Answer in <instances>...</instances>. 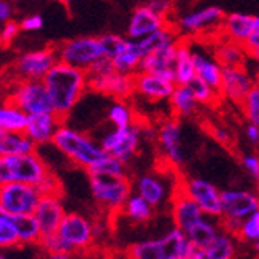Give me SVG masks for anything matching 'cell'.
<instances>
[{
  "label": "cell",
  "mask_w": 259,
  "mask_h": 259,
  "mask_svg": "<svg viewBox=\"0 0 259 259\" xmlns=\"http://www.w3.org/2000/svg\"><path fill=\"white\" fill-rule=\"evenodd\" d=\"M43 83L51 97L54 113L64 121L89 89L86 72L61 61L48 72Z\"/></svg>",
  "instance_id": "6da1fadb"
},
{
  "label": "cell",
  "mask_w": 259,
  "mask_h": 259,
  "mask_svg": "<svg viewBox=\"0 0 259 259\" xmlns=\"http://www.w3.org/2000/svg\"><path fill=\"white\" fill-rule=\"evenodd\" d=\"M51 145L73 165L83 168L86 172L107 154L100 143L96 142L91 135L65 124L58 129Z\"/></svg>",
  "instance_id": "7a4b0ae2"
},
{
  "label": "cell",
  "mask_w": 259,
  "mask_h": 259,
  "mask_svg": "<svg viewBox=\"0 0 259 259\" xmlns=\"http://www.w3.org/2000/svg\"><path fill=\"white\" fill-rule=\"evenodd\" d=\"M50 174L48 164L37 151L22 156H0V185L26 183L38 186Z\"/></svg>",
  "instance_id": "3957f363"
},
{
  "label": "cell",
  "mask_w": 259,
  "mask_h": 259,
  "mask_svg": "<svg viewBox=\"0 0 259 259\" xmlns=\"http://www.w3.org/2000/svg\"><path fill=\"white\" fill-rule=\"evenodd\" d=\"M89 188L96 204L108 211L119 213L126 200L132 194L134 186L129 177H107V175H88Z\"/></svg>",
  "instance_id": "277c9868"
},
{
  "label": "cell",
  "mask_w": 259,
  "mask_h": 259,
  "mask_svg": "<svg viewBox=\"0 0 259 259\" xmlns=\"http://www.w3.org/2000/svg\"><path fill=\"white\" fill-rule=\"evenodd\" d=\"M142 122H134L127 127H115L104 135V139L100 140L102 150L124 162L126 165L137 156L142 143Z\"/></svg>",
  "instance_id": "5b68a950"
},
{
  "label": "cell",
  "mask_w": 259,
  "mask_h": 259,
  "mask_svg": "<svg viewBox=\"0 0 259 259\" xmlns=\"http://www.w3.org/2000/svg\"><path fill=\"white\" fill-rule=\"evenodd\" d=\"M58 235L67 245L70 253L80 254L88 251L96 242L94 223L81 213H65L62 223L59 224Z\"/></svg>",
  "instance_id": "8992f818"
},
{
  "label": "cell",
  "mask_w": 259,
  "mask_h": 259,
  "mask_svg": "<svg viewBox=\"0 0 259 259\" xmlns=\"http://www.w3.org/2000/svg\"><path fill=\"white\" fill-rule=\"evenodd\" d=\"M41 193L38 186L26 183L0 185V208L7 215H32L35 211Z\"/></svg>",
  "instance_id": "52a82bcc"
},
{
  "label": "cell",
  "mask_w": 259,
  "mask_h": 259,
  "mask_svg": "<svg viewBox=\"0 0 259 259\" xmlns=\"http://www.w3.org/2000/svg\"><path fill=\"white\" fill-rule=\"evenodd\" d=\"M56 51H58V58L61 62L84 72L100 58H104V50L99 37H80L67 40L61 43Z\"/></svg>",
  "instance_id": "ba28073f"
},
{
  "label": "cell",
  "mask_w": 259,
  "mask_h": 259,
  "mask_svg": "<svg viewBox=\"0 0 259 259\" xmlns=\"http://www.w3.org/2000/svg\"><path fill=\"white\" fill-rule=\"evenodd\" d=\"M10 102L19 107L26 115L53 113V102L43 81L21 80L10 96Z\"/></svg>",
  "instance_id": "9c48e42d"
},
{
  "label": "cell",
  "mask_w": 259,
  "mask_h": 259,
  "mask_svg": "<svg viewBox=\"0 0 259 259\" xmlns=\"http://www.w3.org/2000/svg\"><path fill=\"white\" fill-rule=\"evenodd\" d=\"M178 189L193 199L205 217L221 218V191L211 182L200 177H189L180 180Z\"/></svg>",
  "instance_id": "30bf717a"
},
{
  "label": "cell",
  "mask_w": 259,
  "mask_h": 259,
  "mask_svg": "<svg viewBox=\"0 0 259 259\" xmlns=\"http://www.w3.org/2000/svg\"><path fill=\"white\" fill-rule=\"evenodd\" d=\"M88 88L93 93L113 97L115 100H127L135 94L134 76L119 73L115 69L105 73L88 75Z\"/></svg>",
  "instance_id": "8fae6325"
},
{
  "label": "cell",
  "mask_w": 259,
  "mask_h": 259,
  "mask_svg": "<svg viewBox=\"0 0 259 259\" xmlns=\"http://www.w3.org/2000/svg\"><path fill=\"white\" fill-rule=\"evenodd\" d=\"M226 13L215 5L196 8L189 13L180 16L177 21V29L185 35H200L210 33L215 29H221L223 19Z\"/></svg>",
  "instance_id": "7c38bea8"
},
{
  "label": "cell",
  "mask_w": 259,
  "mask_h": 259,
  "mask_svg": "<svg viewBox=\"0 0 259 259\" xmlns=\"http://www.w3.org/2000/svg\"><path fill=\"white\" fill-rule=\"evenodd\" d=\"M259 211V194L250 189L221 191V218L243 221Z\"/></svg>",
  "instance_id": "4fadbf2b"
},
{
  "label": "cell",
  "mask_w": 259,
  "mask_h": 259,
  "mask_svg": "<svg viewBox=\"0 0 259 259\" xmlns=\"http://www.w3.org/2000/svg\"><path fill=\"white\" fill-rule=\"evenodd\" d=\"M256 84V78L246 67H223L220 96L232 104L242 105Z\"/></svg>",
  "instance_id": "5bb4252c"
},
{
  "label": "cell",
  "mask_w": 259,
  "mask_h": 259,
  "mask_svg": "<svg viewBox=\"0 0 259 259\" xmlns=\"http://www.w3.org/2000/svg\"><path fill=\"white\" fill-rule=\"evenodd\" d=\"M156 142L162 157L170 168H180L185 164V151L182 146V124L175 118L164 119L157 127Z\"/></svg>",
  "instance_id": "9a60e30c"
},
{
  "label": "cell",
  "mask_w": 259,
  "mask_h": 259,
  "mask_svg": "<svg viewBox=\"0 0 259 259\" xmlns=\"http://www.w3.org/2000/svg\"><path fill=\"white\" fill-rule=\"evenodd\" d=\"M59 62L58 51L54 48H43L22 54L16 61L15 70L21 80L43 81L53 67Z\"/></svg>",
  "instance_id": "2e32d148"
},
{
  "label": "cell",
  "mask_w": 259,
  "mask_h": 259,
  "mask_svg": "<svg viewBox=\"0 0 259 259\" xmlns=\"http://www.w3.org/2000/svg\"><path fill=\"white\" fill-rule=\"evenodd\" d=\"M189 47L191 54H193L196 76L220 93L223 65L218 62L215 54H213V48H207L199 41H189Z\"/></svg>",
  "instance_id": "e0dca14e"
},
{
  "label": "cell",
  "mask_w": 259,
  "mask_h": 259,
  "mask_svg": "<svg viewBox=\"0 0 259 259\" xmlns=\"http://www.w3.org/2000/svg\"><path fill=\"white\" fill-rule=\"evenodd\" d=\"M165 26H168V19L165 16L154 13L148 5H140L132 11L129 18L127 37L129 40H142Z\"/></svg>",
  "instance_id": "ac0fdd59"
},
{
  "label": "cell",
  "mask_w": 259,
  "mask_h": 259,
  "mask_svg": "<svg viewBox=\"0 0 259 259\" xmlns=\"http://www.w3.org/2000/svg\"><path fill=\"white\" fill-rule=\"evenodd\" d=\"M175 86L177 84L174 81L165 80V78L153 73L139 72L137 75H134L135 94H139L146 100H151V102H164V100H168Z\"/></svg>",
  "instance_id": "d6986e66"
},
{
  "label": "cell",
  "mask_w": 259,
  "mask_h": 259,
  "mask_svg": "<svg viewBox=\"0 0 259 259\" xmlns=\"http://www.w3.org/2000/svg\"><path fill=\"white\" fill-rule=\"evenodd\" d=\"M64 124V119L53 113H37L27 116L26 135L35 143V146H45L53 143L58 129Z\"/></svg>",
  "instance_id": "ffe728a7"
},
{
  "label": "cell",
  "mask_w": 259,
  "mask_h": 259,
  "mask_svg": "<svg viewBox=\"0 0 259 259\" xmlns=\"http://www.w3.org/2000/svg\"><path fill=\"white\" fill-rule=\"evenodd\" d=\"M65 213L62 196H41L35 211H33V217L38 221L41 234L50 235L58 232Z\"/></svg>",
  "instance_id": "44dd1931"
},
{
  "label": "cell",
  "mask_w": 259,
  "mask_h": 259,
  "mask_svg": "<svg viewBox=\"0 0 259 259\" xmlns=\"http://www.w3.org/2000/svg\"><path fill=\"white\" fill-rule=\"evenodd\" d=\"M135 193L142 196L154 208H161L167 200H172L168 194V185L164 177L157 174H143L132 182Z\"/></svg>",
  "instance_id": "7402d4cb"
},
{
  "label": "cell",
  "mask_w": 259,
  "mask_h": 259,
  "mask_svg": "<svg viewBox=\"0 0 259 259\" xmlns=\"http://www.w3.org/2000/svg\"><path fill=\"white\" fill-rule=\"evenodd\" d=\"M170 207H172V218L175 223V228L182 229L183 232H186L189 228H193L197 221H200L205 217L202 208L193 199L188 197L183 191H180L178 186L170 200Z\"/></svg>",
  "instance_id": "603a6c76"
},
{
  "label": "cell",
  "mask_w": 259,
  "mask_h": 259,
  "mask_svg": "<svg viewBox=\"0 0 259 259\" xmlns=\"http://www.w3.org/2000/svg\"><path fill=\"white\" fill-rule=\"evenodd\" d=\"M257 26L259 16H253L248 13H228L223 19L220 30L224 38L245 45V41L250 38Z\"/></svg>",
  "instance_id": "cb8c5ba5"
},
{
  "label": "cell",
  "mask_w": 259,
  "mask_h": 259,
  "mask_svg": "<svg viewBox=\"0 0 259 259\" xmlns=\"http://www.w3.org/2000/svg\"><path fill=\"white\" fill-rule=\"evenodd\" d=\"M177 45L175 47H168V48H164L161 51H156V53L145 56V58L142 59L139 72L153 73V75L162 76V78H165V80H170L175 83Z\"/></svg>",
  "instance_id": "d4e9b609"
},
{
  "label": "cell",
  "mask_w": 259,
  "mask_h": 259,
  "mask_svg": "<svg viewBox=\"0 0 259 259\" xmlns=\"http://www.w3.org/2000/svg\"><path fill=\"white\" fill-rule=\"evenodd\" d=\"M118 259H167L164 237L134 242L119 251Z\"/></svg>",
  "instance_id": "484cf974"
},
{
  "label": "cell",
  "mask_w": 259,
  "mask_h": 259,
  "mask_svg": "<svg viewBox=\"0 0 259 259\" xmlns=\"http://www.w3.org/2000/svg\"><path fill=\"white\" fill-rule=\"evenodd\" d=\"M213 54L223 67H245L248 61V51L243 45L224 37L213 45Z\"/></svg>",
  "instance_id": "4316f807"
},
{
  "label": "cell",
  "mask_w": 259,
  "mask_h": 259,
  "mask_svg": "<svg viewBox=\"0 0 259 259\" xmlns=\"http://www.w3.org/2000/svg\"><path fill=\"white\" fill-rule=\"evenodd\" d=\"M221 223L218 218L204 217L200 221H197L193 228H189L185 234L189 240V243L196 248H207V246L215 240L217 235L221 232Z\"/></svg>",
  "instance_id": "83f0119b"
},
{
  "label": "cell",
  "mask_w": 259,
  "mask_h": 259,
  "mask_svg": "<svg viewBox=\"0 0 259 259\" xmlns=\"http://www.w3.org/2000/svg\"><path fill=\"white\" fill-rule=\"evenodd\" d=\"M180 40L182 38H178L177 30L172 29L170 24H168V26L162 27L161 30L151 33V35H148V37H145L142 40H135V43H137L139 51L145 58V56H148L151 53L161 51V50L168 48V47H175Z\"/></svg>",
  "instance_id": "f1b7e54d"
},
{
  "label": "cell",
  "mask_w": 259,
  "mask_h": 259,
  "mask_svg": "<svg viewBox=\"0 0 259 259\" xmlns=\"http://www.w3.org/2000/svg\"><path fill=\"white\" fill-rule=\"evenodd\" d=\"M35 151L37 146L26 132H0V156H22Z\"/></svg>",
  "instance_id": "f546056e"
},
{
  "label": "cell",
  "mask_w": 259,
  "mask_h": 259,
  "mask_svg": "<svg viewBox=\"0 0 259 259\" xmlns=\"http://www.w3.org/2000/svg\"><path fill=\"white\" fill-rule=\"evenodd\" d=\"M11 223H13L15 231L18 234L19 246H38L43 234L38 226L37 218L32 215H16L11 217Z\"/></svg>",
  "instance_id": "4dcf8cb0"
},
{
  "label": "cell",
  "mask_w": 259,
  "mask_h": 259,
  "mask_svg": "<svg viewBox=\"0 0 259 259\" xmlns=\"http://www.w3.org/2000/svg\"><path fill=\"white\" fill-rule=\"evenodd\" d=\"M196 78V69L191 54L189 40H180L175 58V84H189Z\"/></svg>",
  "instance_id": "1f68e13d"
},
{
  "label": "cell",
  "mask_w": 259,
  "mask_h": 259,
  "mask_svg": "<svg viewBox=\"0 0 259 259\" xmlns=\"http://www.w3.org/2000/svg\"><path fill=\"white\" fill-rule=\"evenodd\" d=\"M168 104L178 118H189L197 111V100L188 84H177Z\"/></svg>",
  "instance_id": "d6a6232c"
},
{
  "label": "cell",
  "mask_w": 259,
  "mask_h": 259,
  "mask_svg": "<svg viewBox=\"0 0 259 259\" xmlns=\"http://www.w3.org/2000/svg\"><path fill=\"white\" fill-rule=\"evenodd\" d=\"M154 211H156V208L150 204V202H146L137 193H132L119 213L135 224H143V223H148L153 220Z\"/></svg>",
  "instance_id": "836d02e7"
},
{
  "label": "cell",
  "mask_w": 259,
  "mask_h": 259,
  "mask_svg": "<svg viewBox=\"0 0 259 259\" xmlns=\"http://www.w3.org/2000/svg\"><path fill=\"white\" fill-rule=\"evenodd\" d=\"M142 59H143V56L137 48V43H135V40H129L126 50L121 54H118L116 58L111 59V62H113V67L116 72L134 76L140 70Z\"/></svg>",
  "instance_id": "e575fe53"
},
{
  "label": "cell",
  "mask_w": 259,
  "mask_h": 259,
  "mask_svg": "<svg viewBox=\"0 0 259 259\" xmlns=\"http://www.w3.org/2000/svg\"><path fill=\"white\" fill-rule=\"evenodd\" d=\"M207 259H234L237 253V237L221 231L215 240L204 248Z\"/></svg>",
  "instance_id": "d590c367"
},
{
  "label": "cell",
  "mask_w": 259,
  "mask_h": 259,
  "mask_svg": "<svg viewBox=\"0 0 259 259\" xmlns=\"http://www.w3.org/2000/svg\"><path fill=\"white\" fill-rule=\"evenodd\" d=\"M27 116L13 102L0 104V127L8 132H24L27 126Z\"/></svg>",
  "instance_id": "8d00e7d4"
},
{
  "label": "cell",
  "mask_w": 259,
  "mask_h": 259,
  "mask_svg": "<svg viewBox=\"0 0 259 259\" xmlns=\"http://www.w3.org/2000/svg\"><path fill=\"white\" fill-rule=\"evenodd\" d=\"M107 118L115 127H127L134 124V122H137V119H135V111L127 104V100H115V102L108 107Z\"/></svg>",
  "instance_id": "74e56055"
},
{
  "label": "cell",
  "mask_w": 259,
  "mask_h": 259,
  "mask_svg": "<svg viewBox=\"0 0 259 259\" xmlns=\"http://www.w3.org/2000/svg\"><path fill=\"white\" fill-rule=\"evenodd\" d=\"M88 175H107V177H127V165L116 157L105 154L97 164H94Z\"/></svg>",
  "instance_id": "f35d334b"
},
{
  "label": "cell",
  "mask_w": 259,
  "mask_h": 259,
  "mask_svg": "<svg viewBox=\"0 0 259 259\" xmlns=\"http://www.w3.org/2000/svg\"><path fill=\"white\" fill-rule=\"evenodd\" d=\"M16 246H19V240L11 223V217L0 208V251L16 248Z\"/></svg>",
  "instance_id": "ab89813d"
},
{
  "label": "cell",
  "mask_w": 259,
  "mask_h": 259,
  "mask_svg": "<svg viewBox=\"0 0 259 259\" xmlns=\"http://www.w3.org/2000/svg\"><path fill=\"white\" fill-rule=\"evenodd\" d=\"M193 91L197 104L200 105H215L218 100H221V96L218 91H215L210 84H207L205 81H202L200 78H194L193 81L188 84Z\"/></svg>",
  "instance_id": "60d3db41"
},
{
  "label": "cell",
  "mask_w": 259,
  "mask_h": 259,
  "mask_svg": "<svg viewBox=\"0 0 259 259\" xmlns=\"http://www.w3.org/2000/svg\"><path fill=\"white\" fill-rule=\"evenodd\" d=\"M99 40L104 50V58H108V59H113L118 54H121L126 50L129 43V38L116 35V33H107V35L99 37Z\"/></svg>",
  "instance_id": "b9f144b4"
},
{
  "label": "cell",
  "mask_w": 259,
  "mask_h": 259,
  "mask_svg": "<svg viewBox=\"0 0 259 259\" xmlns=\"http://www.w3.org/2000/svg\"><path fill=\"white\" fill-rule=\"evenodd\" d=\"M237 239L251 243H256L259 240V211L253 213L251 217L242 221L240 229L237 232Z\"/></svg>",
  "instance_id": "7bdbcfd3"
},
{
  "label": "cell",
  "mask_w": 259,
  "mask_h": 259,
  "mask_svg": "<svg viewBox=\"0 0 259 259\" xmlns=\"http://www.w3.org/2000/svg\"><path fill=\"white\" fill-rule=\"evenodd\" d=\"M245 119L250 124L259 126V91L256 88H253V91L245 97V100L240 105Z\"/></svg>",
  "instance_id": "ee69618b"
},
{
  "label": "cell",
  "mask_w": 259,
  "mask_h": 259,
  "mask_svg": "<svg viewBox=\"0 0 259 259\" xmlns=\"http://www.w3.org/2000/svg\"><path fill=\"white\" fill-rule=\"evenodd\" d=\"M40 251H48V253H70L67 245L62 242V239L58 235V232L43 235L40 243H38Z\"/></svg>",
  "instance_id": "f6af8a7d"
},
{
  "label": "cell",
  "mask_w": 259,
  "mask_h": 259,
  "mask_svg": "<svg viewBox=\"0 0 259 259\" xmlns=\"http://www.w3.org/2000/svg\"><path fill=\"white\" fill-rule=\"evenodd\" d=\"M38 189H40L41 196H62L64 194V189H62L59 178L54 174H50L47 178H45L38 185Z\"/></svg>",
  "instance_id": "bcb514c9"
},
{
  "label": "cell",
  "mask_w": 259,
  "mask_h": 259,
  "mask_svg": "<svg viewBox=\"0 0 259 259\" xmlns=\"http://www.w3.org/2000/svg\"><path fill=\"white\" fill-rule=\"evenodd\" d=\"M240 164L243 167V170L248 174L256 183H259V156L257 154H243Z\"/></svg>",
  "instance_id": "7dc6e473"
},
{
  "label": "cell",
  "mask_w": 259,
  "mask_h": 259,
  "mask_svg": "<svg viewBox=\"0 0 259 259\" xmlns=\"http://www.w3.org/2000/svg\"><path fill=\"white\" fill-rule=\"evenodd\" d=\"M210 134H211V137L218 143H221L223 146H228L229 148V146H232V143H234V137H232L231 131L224 126H211Z\"/></svg>",
  "instance_id": "c3c4849f"
},
{
  "label": "cell",
  "mask_w": 259,
  "mask_h": 259,
  "mask_svg": "<svg viewBox=\"0 0 259 259\" xmlns=\"http://www.w3.org/2000/svg\"><path fill=\"white\" fill-rule=\"evenodd\" d=\"M19 29H21L19 24L8 21L7 24L4 26L2 32H0V43H2V45H10L11 41H13V40L16 38Z\"/></svg>",
  "instance_id": "681fc988"
},
{
  "label": "cell",
  "mask_w": 259,
  "mask_h": 259,
  "mask_svg": "<svg viewBox=\"0 0 259 259\" xmlns=\"http://www.w3.org/2000/svg\"><path fill=\"white\" fill-rule=\"evenodd\" d=\"M146 5H148L154 13L165 16V18L168 16V13H170L172 8H174L172 0H151V2H148Z\"/></svg>",
  "instance_id": "f907efd6"
},
{
  "label": "cell",
  "mask_w": 259,
  "mask_h": 259,
  "mask_svg": "<svg viewBox=\"0 0 259 259\" xmlns=\"http://www.w3.org/2000/svg\"><path fill=\"white\" fill-rule=\"evenodd\" d=\"M19 26H21L22 30H27V32L40 30L43 27V18L40 15H30V16L22 19V22Z\"/></svg>",
  "instance_id": "816d5d0a"
},
{
  "label": "cell",
  "mask_w": 259,
  "mask_h": 259,
  "mask_svg": "<svg viewBox=\"0 0 259 259\" xmlns=\"http://www.w3.org/2000/svg\"><path fill=\"white\" fill-rule=\"evenodd\" d=\"M243 47L246 48V51H248V56L259 53V26L254 29V32L250 35V38L245 41Z\"/></svg>",
  "instance_id": "f5cc1de1"
},
{
  "label": "cell",
  "mask_w": 259,
  "mask_h": 259,
  "mask_svg": "<svg viewBox=\"0 0 259 259\" xmlns=\"http://www.w3.org/2000/svg\"><path fill=\"white\" fill-rule=\"evenodd\" d=\"M245 67L250 70V73L257 80V78H259V53L248 56V61H246Z\"/></svg>",
  "instance_id": "db71d44e"
},
{
  "label": "cell",
  "mask_w": 259,
  "mask_h": 259,
  "mask_svg": "<svg viewBox=\"0 0 259 259\" xmlns=\"http://www.w3.org/2000/svg\"><path fill=\"white\" fill-rule=\"evenodd\" d=\"M245 135H246V140H248L251 145H257L259 143V126H254L248 122L245 127Z\"/></svg>",
  "instance_id": "11a10c76"
},
{
  "label": "cell",
  "mask_w": 259,
  "mask_h": 259,
  "mask_svg": "<svg viewBox=\"0 0 259 259\" xmlns=\"http://www.w3.org/2000/svg\"><path fill=\"white\" fill-rule=\"evenodd\" d=\"M40 259H78V254H73V253H48V251H40Z\"/></svg>",
  "instance_id": "9f6ffc18"
},
{
  "label": "cell",
  "mask_w": 259,
  "mask_h": 259,
  "mask_svg": "<svg viewBox=\"0 0 259 259\" xmlns=\"http://www.w3.org/2000/svg\"><path fill=\"white\" fill-rule=\"evenodd\" d=\"M11 13H13L11 4L7 2V0H0V21H8Z\"/></svg>",
  "instance_id": "6f0895ef"
},
{
  "label": "cell",
  "mask_w": 259,
  "mask_h": 259,
  "mask_svg": "<svg viewBox=\"0 0 259 259\" xmlns=\"http://www.w3.org/2000/svg\"><path fill=\"white\" fill-rule=\"evenodd\" d=\"M186 259H207V257H205L204 250H202V248H196V246L191 245V250H189Z\"/></svg>",
  "instance_id": "680465c9"
},
{
  "label": "cell",
  "mask_w": 259,
  "mask_h": 259,
  "mask_svg": "<svg viewBox=\"0 0 259 259\" xmlns=\"http://www.w3.org/2000/svg\"><path fill=\"white\" fill-rule=\"evenodd\" d=\"M254 250H256V251L259 253V240H257V242L254 243Z\"/></svg>",
  "instance_id": "91938a15"
},
{
  "label": "cell",
  "mask_w": 259,
  "mask_h": 259,
  "mask_svg": "<svg viewBox=\"0 0 259 259\" xmlns=\"http://www.w3.org/2000/svg\"><path fill=\"white\" fill-rule=\"evenodd\" d=\"M0 259H8V257L4 254V251H0Z\"/></svg>",
  "instance_id": "94428289"
},
{
  "label": "cell",
  "mask_w": 259,
  "mask_h": 259,
  "mask_svg": "<svg viewBox=\"0 0 259 259\" xmlns=\"http://www.w3.org/2000/svg\"><path fill=\"white\" fill-rule=\"evenodd\" d=\"M254 88H256L257 91H259V78H257V80H256V84H254Z\"/></svg>",
  "instance_id": "6125c7cd"
},
{
  "label": "cell",
  "mask_w": 259,
  "mask_h": 259,
  "mask_svg": "<svg viewBox=\"0 0 259 259\" xmlns=\"http://www.w3.org/2000/svg\"><path fill=\"white\" fill-rule=\"evenodd\" d=\"M65 4H72V2H75V0H64Z\"/></svg>",
  "instance_id": "be15d7a7"
},
{
  "label": "cell",
  "mask_w": 259,
  "mask_h": 259,
  "mask_svg": "<svg viewBox=\"0 0 259 259\" xmlns=\"http://www.w3.org/2000/svg\"><path fill=\"white\" fill-rule=\"evenodd\" d=\"M0 132H2V127H0Z\"/></svg>",
  "instance_id": "e7e4bbea"
},
{
  "label": "cell",
  "mask_w": 259,
  "mask_h": 259,
  "mask_svg": "<svg viewBox=\"0 0 259 259\" xmlns=\"http://www.w3.org/2000/svg\"><path fill=\"white\" fill-rule=\"evenodd\" d=\"M182 259H186V257H182Z\"/></svg>",
  "instance_id": "03108f58"
}]
</instances>
